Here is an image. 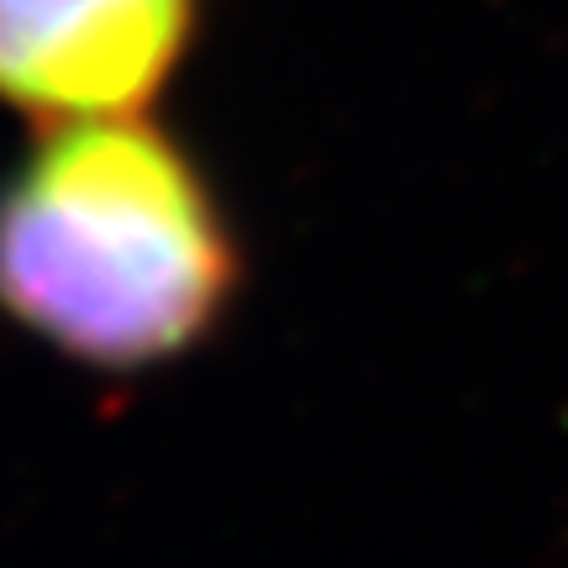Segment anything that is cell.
Masks as SVG:
<instances>
[{
    "label": "cell",
    "mask_w": 568,
    "mask_h": 568,
    "mask_svg": "<svg viewBox=\"0 0 568 568\" xmlns=\"http://www.w3.org/2000/svg\"><path fill=\"white\" fill-rule=\"evenodd\" d=\"M201 0H0V101L42 116H138L174 80Z\"/></svg>",
    "instance_id": "7a4b0ae2"
},
{
    "label": "cell",
    "mask_w": 568,
    "mask_h": 568,
    "mask_svg": "<svg viewBox=\"0 0 568 568\" xmlns=\"http://www.w3.org/2000/svg\"><path fill=\"white\" fill-rule=\"evenodd\" d=\"M243 280L201 169L132 116L48 122L0 190V311L63 358L148 368L201 343Z\"/></svg>",
    "instance_id": "6da1fadb"
}]
</instances>
